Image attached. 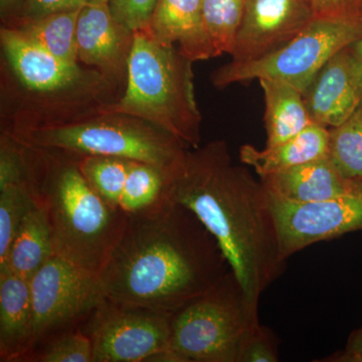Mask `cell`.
Segmentation results:
<instances>
[{
	"label": "cell",
	"instance_id": "obj_21",
	"mask_svg": "<svg viewBox=\"0 0 362 362\" xmlns=\"http://www.w3.org/2000/svg\"><path fill=\"white\" fill-rule=\"evenodd\" d=\"M54 255L51 226L45 209L37 204L18 228L0 270L7 269L30 280Z\"/></svg>",
	"mask_w": 362,
	"mask_h": 362
},
{
	"label": "cell",
	"instance_id": "obj_18",
	"mask_svg": "<svg viewBox=\"0 0 362 362\" xmlns=\"http://www.w3.org/2000/svg\"><path fill=\"white\" fill-rule=\"evenodd\" d=\"M33 328L30 280L0 270V361H25Z\"/></svg>",
	"mask_w": 362,
	"mask_h": 362
},
{
	"label": "cell",
	"instance_id": "obj_30",
	"mask_svg": "<svg viewBox=\"0 0 362 362\" xmlns=\"http://www.w3.org/2000/svg\"><path fill=\"white\" fill-rule=\"evenodd\" d=\"M90 0H23V20H33L59 11L82 8Z\"/></svg>",
	"mask_w": 362,
	"mask_h": 362
},
{
	"label": "cell",
	"instance_id": "obj_14",
	"mask_svg": "<svg viewBox=\"0 0 362 362\" xmlns=\"http://www.w3.org/2000/svg\"><path fill=\"white\" fill-rule=\"evenodd\" d=\"M1 47L9 65L26 89L54 94L77 88L90 76L78 64L69 63L35 44L16 28H2Z\"/></svg>",
	"mask_w": 362,
	"mask_h": 362
},
{
	"label": "cell",
	"instance_id": "obj_17",
	"mask_svg": "<svg viewBox=\"0 0 362 362\" xmlns=\"http://www.w3.org/2000/svg\"><path fill=\"white\" fill-rule=\"evenodd\" d=\"M269 194L283 201L309 204L349 194L359 178L345 177L328 156L259 178Z\"/></svg>",
	"mask_w": 362,
	"mask_h": 362
},
{
	"label": "cell",
	"instance_id": "obj_19",
	"mask_svg": "<svg viewBox=\"0 0 362 362\" xmlns=\"http://www.w3.org/2000/svg\"><path fill=\"white\" fill-rule=\"evenodd\" d=\"M328 144L329 129L313 123L300 134L275 146L258 149L251 144L243 145L240 160L263 178L328 156Z\"/></svg>",
	"mask_w": 362,
	"mask_h": 362
},
{
	"label": "cell",
	"instance_id": "obj_2",
	"mask_svg": "<svg viewBox=\"0 0 362 362\" xmlns=\"http://www.w3.org/2000/svg\"><path fill=\"white\" fill-rule=\"evenodd\" d=\"M171 201L189 209L218 242L230 270L255 300L282 276L270 194L223 140L187 152L170 178Z\"/></svg>",
	"mask_w": 362,
	"mask_h": 362
},
{
	"label": "cell",
	"instance_id": "obj_7",
	"mask_svg": "<svg viewBox=\"0 0 362 362\" xmlns=\"http://www.w3.org/2000/svg\"><path fill=\"white\" fill-rule=\"evenodd\" d=\"M361 37L362 25L316 18L278 51L255 61H230L221 66L211 75V83L226 88L255 78H268L291 85L303 93L333 54Z\"/></svg>",
	"mask_w": 362,
	"mask_h": 362
},
{
	"label": "cell",
	"instance_id": "obj_24",
	"mask_svg": "<svg viewBox=\"0 0 362 362\" xmlns=\"http://www.w3.org/2000/svg\"><path fill=\"white\" fill-rule=\"evenodd\" d=\"M328 157L345 177H362V103L344 122L329 128Z\"/></svg>",
	"mask_w": 362,
	"mask_h": 362
},
{
	"label": "cell",
	"instance_id": "obj_32",
	"mask_svg": "<svg viewBox=\"0 0 362 362\" xmlns=\"http://www.w3.org/2000/svg\"><path fill=\"white\" fill-rule=\"evenodd\" d=\"M349 47L352 52H354V56L362 63V37L354 42V44L350 45Z\"/></svg>",
	"mask_w": 362,
	"mask_h": 362
},
{
	"label": "cell",
	"instance_id": "obj_11",
	"mask_svg": "<svg viewBox=\"0 0 362 362\" xmlns=\"http://www.w3.org/2000/svg\"><path fill=\"white\" fill-rule=\"evenodd\" d=\"M281 252L286 259L317 243L362 230V177L349 194L297 204L270 194Z\"/></svg>",
	"mask_w": 362,
	"mask_h": 362
},
{
	"label": "cell",
	"instance_id": "obj_10",
	"mask_svg": "<svg viewBox=\"0 0 362 362\" xmlns=\"http://www.w3.org/2000/svg\"><path fill=\"white\" fill-rule=\"evenodd\" d=\"M78 168L109 206L126 218L154 213L170 204V178L153 164L111 156H78Z\"/></svg>",
	"mask_w": 362,
	"mask_h": 362
},
{
	"label": "cell",
	"instance_id": "obj_16",
	"mask_svg": "<svg viewBox=\"0 0 362 362\" xmlns=\"http://www.w3.org/2000/svg\"><path fill=\"white\" fill-rule=\"evenodd\" d=\"M144 33L177 47L194 63L216 57L202 20V0H157Z\"/></svg>",
	"mask_w": 362,
	"mask_h": 362
},
{
	"label": "cell",
	"instance_id": "obj_23",
	"mask_svg": "<svg viewBox=\"0 0 362 362\" xmlns=\"http://www.w3.org/2000/svg\"><path fill=\"white\" fill-rule=\"evenodd\" d=\"M247 0H202V20L216 57L232 54Z\"/></svg>",
	"mask_w": 362,
	"mask_h": 362
},
{
	"label": "cell",
	"instance_id": "obj_29",
	"mask_svg": "<svg viewBox=\"0 0 362 362\" xmlns=\"http://www.w3.org/2000/svg\"><path fill=\"white\" fill-rule=\"evenodd\" d=\"M316 18L362 25V0H311Z\"/></svg>",
	"mask_w": 362,
	"mask_h": 362
},
{
	"label": "cell",
	"instance_id": "obj_33",
	"mask_svg": "<svg viewBox=\"0 0 362 362\" xmlns=\"http://www.w3.org/2000/svg\"><path fill=\"white\" fill-rule=\"evenodd\" d=\"M20 0H0V4H1V11H8L9 9L13 8Z\"/></svg>",
	"mask_w": 362,
	"mask_h": 362
},
{
	"label": "cell",
	"instance_id": "obj_13",
	"mask_svg": "<svg viewBox=\"0 0 362 362\" xmlns=\"http://www.w3.org/2000/svg\"><path fill=\"white\" fill-rule=\"evenodd\" d=\"M313 123L333 128L344 122L362 103V63L350 47H343L317 73L303 92Z\"/></svg>",
	"mask_w": 362,
	"mask_h": 362
},
{
	"label": "cell",
	"instance_id": "obj_4",
	"mask_svg": "<svg viewBox=\"0 0 362 362\" xmlns=\"http://www.w3.org/2000/svg\"><path fill=\"white\" fill-rule=\"evenodd\" d=\"M192 64L177 47L134 33L122 98L103 113L134 117L175 136L187 147L201 144L202 114L195 99Z\"/></svg>",
	"mask_w": 362,
	"mask_h": 362
},
{
	"label": "cell",
	"instance_id": "obj_9",
	"mask_svg": "<svg viewBox=\"0 0 362 362\" xmlns=\"http://www.w3.org/2000/svg\"><path fill=\"white\" fill-rule=\"evenodd\" d=\"M173 315L105 297L82 324L94 362L151 361L168 349Z\"/></svg>",
	"mask_w": 362,
	"mask_h": 362
},
{
	"label": "cell",
	"instance_id": "obj_20",
	"mask_svg": "<svg viewBox=\"0 0 362 362\" xmlns=\"http://www.w3.org/2000/svg\"><path fill=\"white\" fill-rule=\"evenodd\" d=\"M265 102L266 146H275L291 139L313 124L303 93L280 81L259 80Z\"/></svg>",
	"mask_w": 362,
	"mask_h": 362
},
{
	"label": "cell",
	"instance_id": "obj_28",
	"mask_svg": "<svg viewBox=\"0 0 362 362\" xmlns=\"http://www.w3.org/2000/svg\"><path fill=\"white\" fill-rule=\"evenodd\" d=\"M157 0H109L117 21L131 32H144L156 8Z\"/></svg>",
	"mask_w": 362,
	"mask_h": 362
},
{
	"label": "cell",
	"instance_id": "obj_22",
	"mask_svg": "<svg viewBox=\"0 0 362 362\" xmlns=\"http://www.w3.org/2000/svg\"><path fill=\"white\" fill-rule=\"evenodd\" d=\"M80 11L81 8L59 11L33 20H21L13 28L59 59L78 64L77 23Z\"/></svg>",
	"mask_w": 362,
	"mask_h": 362
},
{
	"label": "cell",
	"instance_id": "obj_1",
	"mask_svg": "<svg viewBox=\"0 0 362 362\" xmlns=\"http://www.w3.org/2000/svg\"><path fill=\"white\" fill-rule=\"evenodd\" d=\"M230 270L204 223L171 202L127 218L97 277L109 299L175 313Z\"/></svg>",
	"mask_w": 362,
	"mask_h": 362
},
{
	"label": "cell",
	"instance_id": "obj_3",
	"mask_svg": "<svg viewBox=\"0 0 362 362\" xmlns=\"http://www.w3.org/2000/svg\"><path fill=\"white\" fill-rule=\"evenodd\" d=\"M26 148L33 192L47 214L56 255L98 275L127 218L93 188L78 168L77 157Z\"/></svg>",
	"mask_w": 362,
	"mask_h": 362
},
{
	"label": "cell",
	"instance_id": "obj_15",
	"mask_svg": "<svg viewBox=\"0 0 362 362\" xmlns=\"http://www.w3.org/2000/svg\"><path fill=\"white\" fill-rule=\"evenodd\" d=\"M134 33L121 25L109 0H90L81 8L77 23L78 62L103 75H118L127 68Z\"/></svg>",
	"mask_w": 362,
	"mask_h": 362
},
{
	"label": "cell",
	"instance_id": "obj_6",
	"mask_svg": "<svg viewBox=\"0 0 362 362\" xmlns=\"http://www.w3.org/2000/svg\"><path fill=\"white\" fill-rule=\"evenodd\" d=\"M69 122L30 125L14 137L33 148L77 156H111L153 164L166 171L180 168L187 156L185 143L151 124L121 114Z\"/></svg>",
	"mask_w": 362,
	"mask_h": 362
},
{
	"label": "cell",
	"instance_id": "obj_12",
	"mask_svg": "<svg viewBox=\"0 0 362 362\" xmlns=\"http://www.w3.org/2000/svg\"><path fill=\"white\" fill-rule=\"evenodd\" d=\"M315 18L311 0H247L232 61H255L278 51Z\"/></svg>",
	"mask_w": 362,
	"mask_h": 362
},
{
	"label": "cell",
	"instance_id": "obj_27",
	"mask_svg": "<svg viewBox=\"0 0 362 362\" xmlns=\"http://www.w3.org/2000/svg\"><path fill=\"white\" fill-rule=\"evenodd\" d=\"M277 338L266 326L258 324L247 334L240 349L238 362H278Z\"/></svg>",
	"mask_w": 362,
	"mask_h": 362
},
{
	"label": "cell",
	"instance_id": "obj_8",
	"mask_svg": "<svg viewBox=\"0 0 362 362\" xmlns=\"http://www.w3.org/2000/svg\"><path fill=\"white\" fill-rule=\"evenodd\" d=\"M30 284L33 304L30 354L52 337L82 325L105 298L96 274L83 270L58 255L30 278Z\"/></svg>",
	"mask_w": 362,
	"mask_h": 362
},
{
	"label": "cell",
	"instance_id": "obj_31",
	"mask_svg": "<svg viewBox=\"0 0 362 362\" xmlns=\"http://www.w3.org/2000/svg\"><path fill=\"white\" fill-rule=\"evenodd\" d=\"M321 361L362 362V323L350 333L344 349L331 354Z\"/></svg>",
	"mask_w": 362,
	"mask_h": 362
},
{
	"label": "cell",
	"instance_id": "obj_5",
	"mask_svg": "<svg viewBox=\"0 0 362 362\" xmlns=\"http://www.w3.org/2000/svg\"><path fill=\"white\" fill-rule=\"evenodd\" d=\"M258 300L232 270L175 311L168 349L159 362H238L243 343L259 322Z\"/></svg>",
	"mask_w": 362,
	"mask_h": 362
},
{
	"label": "cell",
	"instance_id": "obj_25",
	"mask_svg": "<svg viewBox=\"0 0 362 362\" xmlns=\"http://www.w3.org/2000/svg\"><path fill=\"white\" fill-rule=\"evenodd\" d=\"M32 185H13L0 190V264L28 214L37 206Z\"/></svg>",
	"mask_w": 362,
	"mask_h": 362
},
{
	"label": "cell",
	"instance_id": "obj_26",
	"mask_svg": "<svg viewBox=\"0 0 362 362\" xmlns=\"http://www.w3.org/2000/svg\"><path fill=\"white\" fill-rule=\"evenodd\" d=\"M28 362H94L92 341L82 325L52 337L26 357Z\"/></svg>",
	"mask_w": 362,
	"mask_h": 362
}]
</instances>
